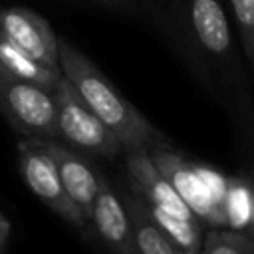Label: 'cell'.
<instances>
[{
	"label": "cell",
	"mask_w": 254,
	"mask_h": 254,
	"mask_svg": "<svg viewBox=\"0 0 254 254\" xmlns=\"http://www.w3.org/2000/svg\"><path fill=\"white\" fill-rule=\"evenodd\" d=\"M58 54L62 73L71 81L89 109L119 139L123 151L151 149L169 143L165 135L157 131L145 119V115L119 93V89L107 79V75L69 40L62 36H58Z\"/></svg>",
	"instance_id": "obj_1"
},
{
	"label": "cell",
	"mask_w": 254,
	"mask_h": 254,
	"mask_svg": "<svg viewBox=\"0 0 254 254\" xmlns=\"http://www.w3.org/2000/svg\"><path fill=\"white\" fill-rule=\"evenodd\" d=\"M56 97V139L67 147L97 155L103 159H115L123 153V145L109 131V127L89 109L71 81L62 73L54 87Z\"/></svg>",
	"instance_id": "obj_2"
},
{
	"label": "cell",
	"mask_w": 254,
	"mask_h": 254,
	"mask_svg": "<svg viewBox=\"0 0 254 254\" xmlns=\"http://www.w3.org/2000/svg\"><path fill=\"white\" fill-rule=\"evenodd\" d=\"M0 113L22 137L56 139L54 89L18 79L0 67Z\"/></svg>",
	"instance_id": "obj_3"
},
{
	"label": "cell",
	"mask_w": 254,
	"mask_h": 254,
	"mask_svg": "<svg viewBox=\"0 0 254 254\" xmlns=\"http://www.w3.org/2000/svg\"><path fill=\"white\" fill-rule=\"evenodd\" d=\"M18 165L26 187L36 194V198H40L50 210L60 214L65 222L77 226L81 232L89 230L87 220L65 194L58 169L40 139L22 137L18 141Z\"/></svg>",
	"instance_id": "obj_4"
},
{
	"label": "cell",
	"mask_w": 254,
	"mask_h": 254,
	"mask_svg": "<svg viewBox=\"0 0 254 254\" xmlns=\"http://www.w3.org/2000/svg\"><path fill=\"white\" fill-rule=\"evenodd\" d=\"M147 151H149V157L153 159V163L157 165V169L169 179V183L175 187V190L187 202V206L192 210V214L198 216L202 222L210 220L216 226H220L224 220L220 216L224 206L216 200V196L210 189V183L202 175V171L189 165L177 151H173L169 147V143L151 147Z\"/></svg>",
	"instance_id": "obj_5"
},
{
	"label": "cell",
	"mask_w": 254,
	"mask_h": 254,
	"mask_svg": "<svg viewBox=\"0 0 254 254\" xmlns=\"http://www.w3.org/2000/svg\"><path fill=\"white\" fill-rule=\"evenodd\" d=\"M0 34L30 58L60 69L58 36L44 16L24 6H0Z\"/></svg>",
	"instance_id": "obj_6"
},
{
	"label": "cell",
	"mask_w": 254,
	"mask_h": 254,
	"mask_svg": "<svg viewBox=\"0 0 254 254\" xmlns=\"http://www.w3.org/2000/svg\"><path fill=\"white\" fill-rule=\"evenodd\" d=\"M40 141L58 169L65 194L71 198V202L77 206V210L89 224L99 189V173L85 161L83 153L67 147L65 143L58 139H40Z\"/></svg>",
	"instance_id": "obj_7"
},
{
	"label": "cell",
	"mask_w": 254,
	"mask_h": 254,
	"mask_svg": "<svg viewBox=\"0 0 254 254\" xmlns=\"http://www.w3.org/2000/svg\"><path fill=\"white\" fill-rule=\"evenodd\" d=\"M123 153H125V165L131 185L135 192L149 206H157L161 210H167L183 218H198L179 196V192L169 183V179L157 169L147 149H127Z\"/></svg>",
	"instance_id": "obj_8"
},
{
	"label": "cell",
	"mask_w": 254,
	"mask_h": 254,
	"mask_svg": "<svg viewBox=\"0 0 254 254\" xmlns=\"http://www.w3.org/2000/svg\"><path fill=\"white\" fill-rule=\"evenodd\" d=\"M89 226L95 230L97 238L111 254H137L125 204L103 179V175H99V189L91 210Z\"/></svg>",
	"instance_id": "obj_9"
},
{
	"label": "cell",
	"mask_w": 254,
	"mask_h": 254,
	"mask_svg": "<svg viewBox=\"0 0 254 254\" xmlns=\"http://www.w3.org/2000/svg\"><path fill=\"white\" fill-rule=\"evenodd\" d=\"M194 42L210 56L226 58L232 46L230 22L220 0H177Z\"/></svg>",
	"instance_id": "obj_10"
},
{
	"label": "cell",
	"mask_w": 254,
	"mask_h": 254,
	"mask_svg": "<svg viewBox=\"0 0 254 254\" xmlns=\"http://www.w3.org/2000/svg\"><path fill=\"white\" fill-rule=\"evenodd\" d=\"M131 220V232L137 254H181L163 228L151 216L147 202L139 194H119Z\"/></svg>",
	"instance_id": "obj_11"
},
{
	"label": "cell",
	"mask_w": 254,
	"mask_h": 254,
	"mask_svg": "<svg viewBox=\"0 0 254 254\" xmlns=\"http://www.w3.org/2000/svg\"><path fill=\"white\" fill-rule=\"evenodd\" d=\"M0 67L18 79H26L32 83H40L44 87L54 89L62 77V69H52L38 60L24 54L10 40L0 34Z\"/></svg>",
	"instance_id": "obj_12"
},
{
	"label": "cell",
	"mask_w": 254,
	"mask_h": 254,
	"mask_svg": "<svg viewBox=\"0 0 254 254\" xmlns=\"http://www.w3.org/2000/svg\"><path fill=\"white\" fill-rule=\"evenodd\" d=\"M149 210H151V216L155 218V222L163 228V232L171 238V242L181 252H200L202 250L206 226L200 218H183V216L171 214L167 210H161L157 206H149Z\"/></svg>",
	"instance_id": "obj_13"
},
{
	"label": "cell",
	"mask_w": 254,
	"mask_h": 254,
	"mask_svg": "<svg viewBox=\"0 0 254 254\" xmlns=\"http://www.w3.org/2000/svg\"><path fill=\"white\" fill-rule=\"evenodd\" d=\"M200 254H254V236L234 228L212 226L204 232Z\"/></svg>",
	"instance_id": "obj_14"
},
{
	"label": "cell",
	"mask_w": 254,
	"mask_h": 254,
	"mask_svg": "<svg viewBox=\"0 0 254 254\" xmlns=\"http://www.w3.org/2000/svg\"><path fill=\"white\" fill-rule=\"evenodd\" d=\"M248 62H254V0H228Z\"/></svg>",
	"instance_id": "obj_15"
},
{
	"label": "cell",
	"mask_w": 254,
	"mask_h": 254,
	"mask_svg": "<svg viewBox=\"0 0 254 254\" xmlns=\"http://www.w3.org/2000/svg\"><path fill=\"white\" fill-rule=\"evenodd\" d=\"M101 6H107L111 10H123V12H129L133 8V0H93Z\"/></svg>",
	"instance_id": "obj_16"
},
{
	"label": "cell",
	"mask_w": 254,
	"mask_h": 254,
	"mask_svg": "<svg viewBox=\"0 0 254 254\" xmlns=\"http://www.w3.org/2000/svg\"><path fill=\"white\" fill-rule=\"evenodd\" d=\"M8 238H10V222L0 214V254H4Z\"/></svg>",
	"instance_id": "obj_17"
},
{
	"label": "cell",
	"mask_w": 254,
	"mask_h": 254,
	"mask_svg": "<svg viewBox=\"0 0 254 254\" xmlns=\"http://www.w3.org/2000/svg\"><path fill=\"white\" fill-rule=\"evenodd\" d=\"M250 216H252V224H254V192H252V214Z\"/></svg>",
	"instance_id": "obj_18"
},
{
	"label": "cell",
	"mask_w": 254,
	"mask_h": 254,
	"mask_svg": "<svg viewBox=\"0 0 254 254\" xmlns=\"http://www.w3.org/2000/svg\"><path fill=\"white\" fill-rule=\"evenodd\" d=\"M181 254H200V252H181Z\"/></svg>",
	"instance_id": "obj_19"
},
{
	"label": "cell",
	"mask_w": 254,
	"mask_h": 254,
	"mask_svg": "<svg viewBox=\"0 0 254 254\" xmlns=\"http://www.w3.org/2000/svg\"><path fill=\"white\" fill-rule=\"evenodd\" d=\"M252 65H254V62H252Z\"/></svg>",
	"instance_id": "obj_20"
}]
</instances>
